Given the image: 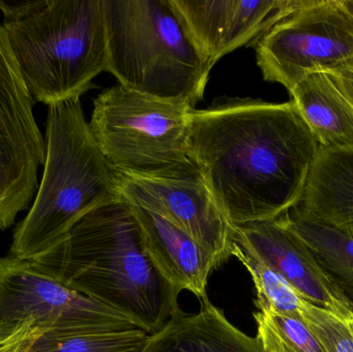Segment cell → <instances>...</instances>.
Instances as JSON below:
<instances>
[{
  "mask_svg": "<svg viewBox=\"0 0 353 352\" xmlns=\"http://www.w3.org/2000/svg\"><path fill=\"white\" fill-rule=\"evenodd\" d=\"M201 303L196 313L179 309L150 335L146 352H265L256 336L239 330L208 298Z\"/></svg>",
  "mask_w": 353,
  "mask_h": 352,
  "instance_id": "cell-14",
  "label": "cell"
},
{
  "mask_svg": "<svg viewBox=\"0 0 353 352\" xmlns=\"http://www.w3.org/2000/svg\"><path fill=\"white\" fill-rule=\"evenodd\" d=\"M232 256L238 258L252 278L256 291L254 305L257 310L302 318L308 301L281 275L234 240Z\"/></svg>",
  "mask_w": 353,
  "mask_h": 352,
  "instance_id": "cell-18",
  "label": "cell"
},
{
  "mask_svg": "<svg viewBox=\"0 0 353 352\" xmlns=\"http://www.w3.org/2000/svg\"><path fill=\"white\" fill-rule=\"evenodd\" d=\"M193 41L215 65L255 41L305 0H173Z\"/></svg>",
  "mask_w": 353,
  "mask_h": 352,
  "instance_id": "cell-12",
  "label": "cell"
},
{
  "mask_svg": "<svg viewBox=\"0 0 353 352\" xmlns=\"http://www.w3.org/2000/svg\"><path fill=\"white\" fill-rule=\"evenodd\" d=\"M29 93L0 23V229L14 225L39 189L45 138Z\"/></svg>",
  "mask_w": 353,
  "mask_h": 352,
  "instance_id": "cell-9",
  "label": "cell"
},
{
  "mask_svg": "<svg viewBox=\"0 0 353 352\" xmlns=\"http://www.w3.org/2000/svg\"><path fill=\"white\" fill-rule=\"evenodd\" d=\"M302 318L327 352H353V318H342L307 303Z\"/></svg>",
  "mask_w": 353,
  "mask_h": 352,
  "instance_id": "cell-21",
  "label": "cell"
},
{
  "mask_svg": "<svg viewBox=\"0 0 353 352\" xmlns=\"http://www.w3.org/2000/svg\"><path fill=\"white\" fill-rule=\"evenodd\" d=\"M193 107L141 94L118 84L93 101L89 127L116 173L137 177L199 174L189 154Z\"/></svg>",
  "mask_w": 353,
  "mask_h": 352,
  "instance_id": "cell-6",
  "label": "cell"
},
{
  "mask_svg": "<svg viewBox=\"0 0 353 352\" xmlns=\"http://www.w3.org/2000/svg\"><path fill=\"white\" fill-rule=\"evenodd\" d=\"M329 74H332L353 107V60L348 62L343 68Z\"/></svg>",
  "mask_w": 353,
  "mask_h": 352,
  "instance_id": "cell-22",
  "label": "cell"
},
{
  "mask_svg": "<svg viewBox=\"0 0 353 352\" xmlns=\"http://www.w3.org/2000/svg\"><path fill=\"white\" fill-rule=\"evenodd\" d=\"M29 262L68 289L128 316L149 335L180 309V293L155 268L134 209L122 200L95 209Z\"/></svg>",
  "mask_w": 353,
  "mask_h": 352,
  "instance_id": "cell-2",
  "label": "cell"
},
{
  "mask_svg": "<svg viewBox=\"0 0 353 352\" xmlns=\"http://www.w3.org/2000/svg\"><path fill=\"white\" fill-rule=\"evenodd\" d=\"M288 92L321 148L353 151V107L331 74H310Z\"/></svg>",
  "mask_w": 353,
  "mask_h": 352,
  "instance_id": "cell-16",
  "label": "cell"
},
{
  "mask_svg": "<svg viewBox=\"0 0 353 352\" xmlns=\"http://www.w3.org/2000/svg\"><path fill=\"white\" fill-rule=\"evenodd\" d=\"M253 318L265 352H327L300 316L257 310Z\"/></svg>",
  "mask_w": 353,
  "mask_h": 352,
  "instance_id": "cell-20",
  "label": "cell"
},
{
  "mask_svg": "<svg viewBox=\"0 0 353 352\" xmlns=\"http://www.w3.org/2000/svg\"><path fill=\"white\" fill-rule=\"evenodd\" d=\"M134 329L140 328L128 316L68 289L29 260L0 256V346L45 332L105 334Z\"/></svg>",
  "mask_w": 353,
  "mask_h": 352,
  "instance_id": "cell-7",
  "label": "cell"
},
{
  "mask_svg": "<svg viewBox=\"0 0 353 352\" xmlns=\"http://www.w3.org/2000/svg\"><path fill=\"white\" fill-rule=\"evenodd\" d=\"M282 218L316 253L332 278L352 299L353 238L305 216L296 207Z\"/></svg>",
  "mask_w": 353,
  "mask_h": 352,
  "instance_id": "cell-17",
  "label": "cell"
},
{
  "mask_svg": "<svg viewBox=\"0 0 353 352\" xmlns=\"http://www.w3.org/2000/svg\"><path fill=\"white\" fill-rule=\"evenodd\" d=\"M132 207L140 223L147 253L161 276L178 293L190 291L201 302L207 299L210 276L221 266L217 258L169 221Z\"/></svg>",
  "mask_w": 353,
  "mask_h": 352,
  "instance_id": "cell-13",
  "label": "cell"
},
{
  "mask_svg": "<svg viewBox=\"0 0 353 352\" xmlns=\"http://www.w3.org/2000/svg\"><path fill=\"white\" fill-rule=\"evenodd\" d=\"M107 70L141 94L194 107L214 64L201 53L173 0H103Z\"/></svg>",
  "mask_w": 353,
  "mask_h": 352,
  "instance_id": "cell-5",
  "label": "cell"
},
{
  "mask_svg": "<svg viewBox=\"0 0 353 352\" xmlns=\"http://www.w3.org/2000/svg\"><path fill=\"white\" fill-rule=\"evenodd\" d=\"M149 337L141 329L105 334L45 332L22 352H146Z\"/></svg>",
  "mask_w": 353,
  "mask_h": 352,
  "instance_id": "cell-19",
  "label": "cell"
},
{
  "mask_svg": "<svg viewBox=\"0 0 353 352\" xmlns=\"http://www.w3.org/2000/svg\"><path fill=\"white\" fill-rule=\"evenodd\" d=\"M340 3L353 19V0H340Z\"/></svg>",
  "mask_w": 353,
  "mask_h": 352,
  "instance_id": "cell-24",
  "label": "cell"
},
{
  "mask_svg": "<svg viewBox=\"0 0 353 352\" xmlns=\"http://www.w3.org/2000/svg\"><path fill=\"white\" fill-rule=\"evenodd\" d=\"M27 345H28V344H27ZM27 345H26V346H27ZM26 346H25V347H26ZM25 347H24V349H25ZM23 349H22V351H23ZM22 351H19V352H22Z\"/></svg>",
  "mask_w": 353,
  "mask_h": 352,
  "instance_id": "cell-25",
  "label": "cell"
},
{
  "mask_svg": "<svg viewBox=\"0 0 353 352\" xmlns=\"http://www.w3.org/2000/svg\"><path fill=\"white\" fill-rule=\"evenodd\" d=\"M301 213L353 238V151L319 148Z\"/></svg>",
  "mask_w": 353,
  "mask_h": 352,
  "instance_id": "cell-15",
  "label": "cell"
},
{
  "mask_svg": "<svg viewBox=\"0 0 353 352\" xmlns=\"http://www.w3.org/2000/svg\"><path fill=\"white\" fill-rule=\"evenodd\" d=\"M48 107L43 177L8 253L24 260L55 245L95 209L121 200L117 174L95 143L80 99Z\"/></svg>",
  "mask_w": 353,
  "mask_h": 352,
  "instance_id": "cell-4",
  "label": "cell"
},
{
  "mask_svg": "<svg viewBox=\"0 0 353 352\" xmlns=\"http://www.w3.org/2000/svg\"><path fill=\"white\" fill-rule=\"evenodd\" d=\"M116 174L122 200L169 221L213 254L220 265L232 256L234 227L218 208L201 174L173 178Z\"/></svg>",
  "mask_w": 353,
  "mask_h": 352,
  "instance_id": "cell-10",
  "label": "cell"
},
{
  "mask_svg": "<svg viewBox=\"0 0 353 352\" xmlns=\"http://www.w3.org/2000/svg\"><path fill=\"white\" fill-rule=\"evenodd\" d=\"M232 238L281 275L309 303L340 318H353V300L282 216L236 225Z\"/></svg>",
  "mask_w": 353,
  "mask_h": 352,
  "instance_id": "cell-11",
  "label": "cell"
},
{
  "mask_svg": "<svg viewBox=\"0 0 353 352\" xmlns=\"http://www.w3.org/2000/svg\"><path fill=\"white\" fill-rule=\"evenodd\" d=\"M189 154L232 227L300 204L319 146L292 101L226 99L192 110Z\"/></svg>",
  "mask_w": 353,
  "mask_h": 352,
  "instance_id": "cell-1",
  "label": "cell"
},
{
  "mask_svg": "<svg viewBox=\"0 0 353 352\" xmlns=\"http://www.w3.org/2000/svg\"><path fill=\"white\" fill-rule=\"evenodd\" d=\"M37 336V335H35ZM33 337H29V338L25 339L22 342L14 343V344L4 345V346H0V352H19L24 349L25 345L28 344L29 341L33 338Z\"/></svg>",
  "mask_w": 353,
  "mask_h": 352,
  "instance_id": "cell-23",
  "label": "cell"
},
{
  "mask_svg": "<svg viewBox=\"0 0 353 352\" xmlns=\"http://www.w3.org/2000/svg\"><path fill=\"white\" fill-rule=\"evenodd\" d=\"M253 47L263 79L290 91L310 74L335 72L353 60V19L340 0H305Z\"/></svg>",
  "mask_w": 353,
  "mask_h": 352,
  "instance_id": "cell-8",
  "label": "cell"
},
{
  "mask_svg": "<svg viewBox=\"0 0 353 352\" xmlns=\"http://www.w3.org/2000/svg\"><path fill=\"white\" fill-rule=\"evenodd\" d=\"M0 10L33 101L50 105L80 99L107 70L103 0H0Z\"/></svg>",
  "mask_w": 353,
  "mask_h": 352,
  "instance_id": "cell-3",
  "label": "cell"
}]
</instances>
